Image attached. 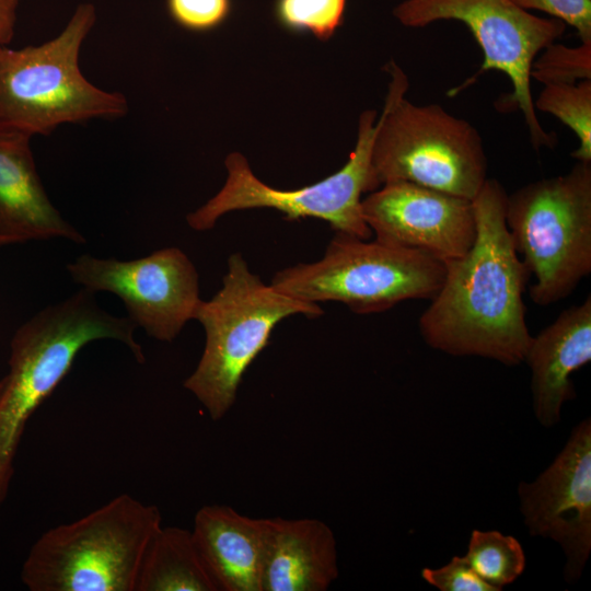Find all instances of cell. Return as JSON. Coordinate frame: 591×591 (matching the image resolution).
I'll return each instance as SVG.
<instances>
[{
  "label": "cell",
  "instance_id": "277c9868",
  "mask_svg": "<svg viewBox=\"0 0 591 591\" xmlns=\"http://www.w3.org/2000/svg\"><path fill=\"white\" fill-rule=\"evenodd\" d=\"M162 525L158 507L123 494L47 530L21 568L31 591H136L144 552Z\"/></svg>",
  "mask_w": 591,
  "mask_h": 591
},
{
  "label": "cell",
  "instance_id": "52a82bcc",
  "mask_svg": "<svg viewBox=\"0 0 591 591\" xmlns=\"http://www.w3.org/2000/svg\"><path fill=\"white\" fill-rule=\"evenodd\" d=\"M505 219L535 277L531 300L545 306L565 299L591 271V162L507 195Z\"/></svg>",
  "mask_w": 591,
  "mask_h": 591
},
{
  "label": "cell",
  "instance_id": "5b68a950",
  "mask_svg": "<svg viewBox=\"0 0 591 591\" xmlns=\"http://www.w3.org/2000/svg\"><path fill=\"white\" fill-rule=\"evenodd\" d=\"M323 309L287 296L253 274L241 253L228 258L222 286L208 301L200 300L194 318L205 331L201 357L183 386L215 421L236 401L242 378L268 345L275 326L286 317L321 316Z\"/></svg>",
  "mask_w": 591,
  "mask_h": 591
},
{
  "label": "cell",
  "instance_id": "cb8c5ba5",
  "mask_svg": "<svg viewBox=\"0 0 591 591\" xmlns=\"http://www.w3.org/2000/svg\"><path fill=\"white\" fill-rule=\"evenodd\" d=\"M519 8L536 10L570 25L581 43L591 42V0H510Z\"/></svg>",
  "mask_w": 591,
  "mask_h": 591
},
{
  "label": "cell",
  "instance_id": "30bf717a",
  "mask_svg": "<svg viewBox=\"0 0 591 591\" xmlns=\"http://www.w3.org/2000/svg\"><path fill=\"white\" fill-rule=\"evenodd\" d=\"M376 130V113L364 111L359 117L355 149L345 165L315 184L296 189L265 184L255 176L243 154L232 152L224 161L228 176L223 187L187 215V224L193 230L207 231L228 212L270 208L282 212L287 220L316 218L338 233L368 240L372 232L362 218L361 196L378 189L371 167Z\"/></svg>",
  "mask_w": 591,
  "mask_h": 591
},
{
  "label": "cell",
  "instance_id": "d4e9b609",
  "mask_svg": "<svg viewBox=\"0 0 591 591\" xmlns=\"http://www.w3.org/2000/svg\"><path fill=\"white\" fill-rule=\"evenodd\" d=\"M421 577L441 591H498L474 571L465 557L455 556L438 569L424 568Z\"/></svg>",
  "mask_w": 591,
  "mask_h": 591
},
{
  "label": "cell",
  "instance_id": "9c48e42d",
  "mask_svg": "<svg viewBox=\"0 0 591 591\" xmlns=\"http://www.w3.org/2000/svg\"><path fill=\"white\" fill-rule=\"evenodd\" d=\"M393 15L407 27H425L445 20L465 24L484 60L475 74L448 94L454 96L486 71H501L513 89L498 108L521 111L534 149L556 144L555 135L545 131L537 119L530 73L536 56L565 33L564 22L535 15L510 0H404L393 9Z\"/></svg>",
  "mask_w": 591,
  "mask_h": 591
},
{
  "label": "cell",
  "instance_id": "ba28073f",
  "mask_svg": "<svg viewBox=\"0 0 591 591\" xmlns=\"http://www.w3.org/2000/svg\"><path fill=\"white\" fill-rule=\"evenodd\" d=\"M444 276V262L426 253L336 232L321 259L281 269L270 285L301 301H337L370 314L405 300H431Z\"/></svg>",
  "mask_w": 591,
  "mask_h": 591
},
{
  "label": "cell",
  "instance_id": "484cf974",
  "mask_svg": "<svg viewBox=\"0 0 591 591\" xmlns=\"http://www.w3.org/2000/svg\"><path fill=\"white\" fill-rule=\"evenodd\" d=\"M19 3L20 0H0V49L14 37Z\"/></svg>",
  "mask_w": 591,
  "mask_h": 591
},
{
  "label": "cell",
  "instance_id": "d6986e66",
  "mask_svg": "<svg viewBox=\"0 0 591 591\" xmlns=\"http://www.w3.org/2000/svg\"><path fill=\"white\" fill-rule=\"evenodd\" d=\"M464 557L474 571L498 591L513 582L525 567L524 552L518 540L498 531H473Z\"/></svg>",
  "mask_w": 591,
  "mask_h": 591
},
{
  "label": "cell",
  "instance_id": "7402d4cb",
  "mask_svg": "<svg viewBox=\"0 0 591 591\" xmlns=\"http://www.w3.org/2000/svg\"><path fill=\"white\" fill-rule=\"evenodd\" d=\"M530 77L544 85L591 80V42L577 47L552 43L534 59Z\"/></svg>",
  "mask_w": 591,
  "mask_h": 591
},
{
  "label": "cell",
  "instance_id": "4fadbf2b",
  "mask_svg": "<svg viewBox=\"0 0 591 591\" xmlns=\"http://www.w3.org/2000/svg\"><path fill=\"white\" fill-rule=\"evenodd\" d=\"M375 240L417 250L442 262L472 247L476 222L472 201L409 182H390L361 200Z\"/></svg>",
  "mask_w": 591,
  "mask_h": 591
},
{
  "label": "cell",
  "instance_id": "e0dca14e",
  "mask_svg": "<svg viewBox=\"0 0 591 591\" xmlns=\"http://www.w3.org/2000/svg\"><path fill=\"white\" fill-rule=\"evenodd\" d=\"M192 533L218 591H262L266 518L230 506H204Z\"/></svg>",
  "mask_w": 591,
  "mask_h": 591
},
{
  "label": "cell",
  "instance_id": "603a6c76",
  "mask_svg": "<svg viewBox=\"0 0 591 591\" xmlns=\"http://www.w3.org/2000/svg\"><path fill=\"white\" fill-rule=\"evenodd\" d=\"M166 9L173 22L182 28L205 33L229 19L232 0H166Z\"/></svg>",
  "mask_w": 591,
  "mask_h": 591
},
{
  "label": "cell",
  "instance_id": "ffe728a7",
  "mask_svg": "<svg viewBox=\"0 0 591 591\" xmlns=\"http://www.w3.org/2000/svg\"><path fill=\"white\" fill-rule=\"evenodd\" d=\"M534 107L555 116L575 132L579 147L571 158L591 162V80L544 85Z\"/></svg>",
  "mask_w": 591,
  "mask_h": 591
},
{
  "label": "cell",
  "instance_id": "5bb4252c",
  "mask_svg": "<svg viewBox=\"0 0 591 591\" xmlns=\"http://www.w3.org/2000/svg\"><path fill=\"white\" fill-rule=\"evenodd\" d=\"M53 239L86 241L46 194L31 138L0 132V247Z\"/></svg>",
  "mask_w": 591,
  "mask_h": 591
},
{
  "label": "cell",
  "instance_id": "8992f818",
  "mask_svg": "<svg viewBox=\"0 0 591 591\" xmlns=\"http://www.w3.org/2000/svg\"><path fill=\"white\" fill-rule=\"evenodd\" d=\"M371 152L376 187L409 182L473 200L487 179L483 139L467 120L438 104L405 99L408 79L394 62Z\"/></svg>",
  "mask_w": 591,
  "mask_h": 591
},
{
  "label": "cell",
  "instance_id": "6da1fadb",
  "mask_svg": "<svg viewBox=\"0 0 591 591\" xmlns=\"http://www.w3.org/2000/svg\"><path fill=\"white\" fill-rule=\"evenodd\" d=\"M507 195L497 179L485 181L472 200L474 243L466 254L444 263L442 286L418 325L433 349L517 366L532 340L523 302L531 274L506 224Z\"/></svg>",
  "mask_w": 591,
  "mask_h": 591
},
{
  "label": "cell",
  "instance_id": "9a60e30c",
  "mask_svg": "<svg viewBox=\"0 0 591 591\" xmlns=\"http://www.w3.org/2000/svg\"><path fill=\"white\" fill-rule=\"evenodd\" d=\"M591 360V297L563 311L532 337L524 361L531 368L533 408L537 420L552 427L565 402L576 392L571 374Z\"/></svg>",
  "mask_w": 591,
  "mask_h": 591
},
{
  "label": "cell",
  "instance_id": "2e32d148",
  "mask_svg": "<svg viewBox=\"0 0 591 591\" xmlns=\"http://www.w3.org/2000/svg\"><path fill=\"white\" fill-rule=\"evenodd\" d=\"M339 573L333 530L314 518H266L262 591H325Z\"/></svg>",
  "mask_w": 591,
  "mask_h": 591
},
{
  "label": "cell",
  "instance_id": "7a4b0ae2",
  "mask_svg": "<svg viewBox=\"0 0 591 591\" xmlns=\"http://www.w3.org/2000/svg\"><path fill=\"white\" fill-rule=\"evenodd\" d=\"M95 294L81 287L35 313L10 340L8 371L0 380V506L10 490L27 421L88 344L113 339L125 345L139 363L146 361L135 337L136 324L103 310Z\"/></svg>",
  "mask_w": 591,
  "mask_h": 591
},
{
  "label": "cell",
  "instance_id": "3957f363",
  "mask_svg": "<svg viewBox=\"0 0 591 591\" xmlns=\"http://www.w3.org/2000/svg\"><path fill=\"white\" fill-rule=\"evenodd\" d=\"M95 22L94 4L82 2L54 38L0 49V132L49 136L62 124L128 113L124 94L95 86L80 70L81 47Z\"/></svg>",
  "mask_w": 591,
  "mask_h": 591
},
{
  "label": "cell",
  "instance_id": "8fae6325",
  "mask_svg": "<svg viewBox=\"0 0 591 591\" xmlns=\"http://www.w3.org/2000/svg\"><path fill=\"white\" fill-rule=\"evenodd\" d=\"M67 271L82 288L118 297L136 326L159 341H173L201 300L197 269L178 247L130 260L82 254Z\"/></svg>",
  "mask_w": 591,
  "mask_h": 591
},
{
  "label": "cell",
  "instance_id": "7c38bea8",
  "mask_svg": "<svg viewBox=\"0 0 591 591\" xmlns=\"http://www.w3.org/2000/svg\"><path fill=\"white\" fill-rule=\"evenodd\" d=\"M518 494L533 536L551 538L566 555L565 578L577 580L591 552V421L582 420L554 462Z\"/></svg>",
  "mask_w": 591,
  "mask_h": 591
},
{
  "label": "cell",
  "instance_id": "ac0fdd59",
  "mask_svg": "<svg viewBox=\"0 0 591 591\" xmlns=\"http://www.w3.org/2000/svg\"><path fill=\"white\" fill-rule=\"evenodd\" d=\"M136 591H218L192 530L159 528L144 552Z\"/></svg>",
  "mask_w": 591,
  "mask_h": 591
},
{
  "label": "cell",
  "instance_id": "44dd1931",
  "mask_svg": "<svg viewBox=\"0 0 591 591\" xmlns=\"http://www.w3.org/2000/svg\"><path fill=\"white\" fill-rule=\"evenodd\" d=\"M347 0H275L278 24L289 32L328 40L343 25Z\"/></svg>",
  "mask_w": 591,
  "mask_h": 591
}]
</instances>
